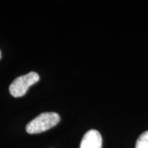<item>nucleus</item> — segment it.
<instances>
[{"mask_svg": "<svg viewBox=\"0 0 148 148\" xmlns=\"http://www.w3.org/2000/svg\"><path fill=\"white\" fill-rule=\"evenodd\" d=\"M40 80L39 74L31 72L16 77L9 86V92L13 97H21L26 95L28 89Z\"/></svg>", "mask_w": 148, "mask_h": 148, "instance_id": "f03ea898", "label": "nucleus"}, {"mask_svg": "<svg viewBox=\"0 0 148 148\" xmlns=\"http://www.w3.org/2000/svg\"><path fill=\"white\" fill-rule=\"evenodd\" d=\"M80 148H102V137L95 129H90L86 132L82 139Z\"/></svg>", "mask_w": 148, "mask_h": 148, "instance_id": "7ed1b4c3", "label": "nucleus"}, {"mask_svg": "<svg viewBox=\"0 0 148 148\" xmlns=\"http://www.w3.org/2000/svg\"><path fill=\"white\" fill-rule=\"evenodd\" d=\"M59 121L60 117L57 113H42L27 123L26 130L29 134L40 133L54 127Z\"/></svg>", "mask_w": 148, "mask_h": 148, "instance_id": "f257e3e1", "label": "nucleus"}, {"mask_svg": "<svg viewBox=\"0 0 148 148\" xmlns=\"http://www.w3.org/2000/svg\"><path fill=\"white\" fill-rule=\"evenodd\" d=\"M136 148H148V131L140 135L136 143Z\"/></svg>", "mask_w": 148, "mask_h": 148, "instance_id": "20e7f679", "label": "nucleus"}, {"mask_svg": "<svg viewBox=\"0 0 148 148\" xmlns=\"http://www.w3.org/2000/svg\"><path fill=\"white\" fill-rule=\"evenodd\" d=\"M1 57H2V53H1V51H0V58H1Z\"/></svg>", "mask_w": 148, "mask_h": 148, "instance_id": "39448f33", "label": "nucleus"}]
</instances>
